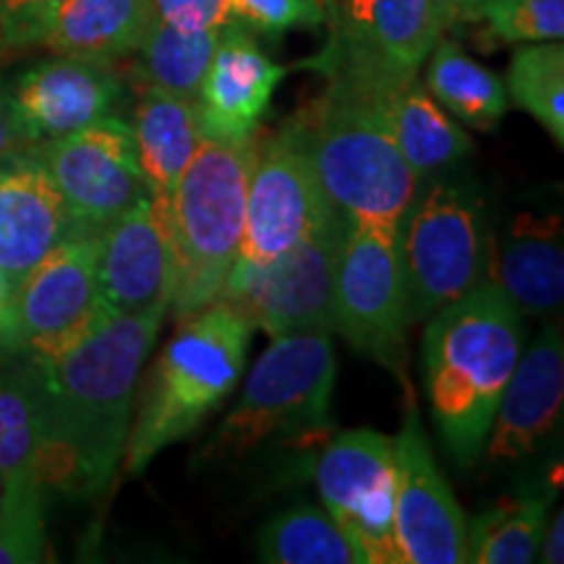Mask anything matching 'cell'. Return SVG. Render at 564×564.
I'll return each instance as SVG.
<instances>
[{
  "instance_id": "6da1fadb",
  "label": "cell",
  "mask_w": 564,
  "mask_h": 564,
  "mask_svg": "<svg viewBox=\"0 0 564 564\" xmlns=\"http://www.w3.org/2000/svg\"><path fill=\"white\" fill-rule=\"evenodd\" d=\"M167 312L105 314L63 348L30 358L40 387L37 476L47 491L95 499L129 442L141 366Z\"/></svg>"
},
{
  "instance_id": "7a4b0ae2",
  "label": "cell",
  "mask_w": 564,
  "mask_h": 564,
  "mask_svg": "<svg viewBox=\"0 0 564 564\" xmlns=\"http://www.w3.org/2000/svg\"><path fill=\"white\" fill-rule=\"evenodd\" d=\"M421 373L436 432L460 468H474L523 352V312L494 282H478L432 314Z\"/></svg>"
},
{
  "instance_id": "3957f363",
  "label": "cell",
  "mask_w": 564,
  "mask_h": 564,
  "mask_svg": "<svg viewBox=\"0 0 564 564\" xmlns=\"http://www.w3.org/2000/svg\"><path fill=\"white\" fill-rule=\"evenodd\" d=\"M327 89L293 118L327 199L358 223L400 225L419 192L369 87L356 70L322 68Z\"/></svg>"
},
{
  "instance_id": "277c9868",
  "label": "cell",
  "mask_w": 564,
  "mask_h": 564,
  "mask_svg": "<svg viewBox=\"0 0 564 564\" xmlns=\"http://www.w3.org/2000/svg\"><path fill=\"white\" fill-rule=\"evenodd\" d=\"M183 327L160 352L133 408L123 470L141 476L154 457L186 440L212 411L225 403L246 371L253 324L217 299L181 319Z\"/></svg>"
},
{
  "instance_id": "5b68a950",
  "label": "cell",
  "mask_w": 564,
  "mask_h": 564,
  "mask_svg": "<svg viewBox=\"0 0 564 564\" xmlns=\"http://www.w3.org/2000/svg\"><path fill=\"white\" fill-rule=\"evenodd\" d=\"M257 139L220 141L204 137L171 196L175 319H186L220 299L241 249L246 194Z\"/></svg>"
},
{
  "instance_id": "8992f818",
  "label": "cell",
  "mask_w": 564,
  "mask_h": 564,
  "mask_svg": "<svg viewBox=\"0 0 564 564\" xmlns=\"http://www.w3.org/2000/svg\"><path fill=\"white\" fill-rule=\"evenodd\" d=\"M337 356L329 333L272 337L246 379L209 455H246L270 440L327 436Z\"/></svg>"
},
{
  "instance_id": "52a82bcc",
  "label": "cell",
  "mask_w": 564,
  "mask_h": 564,
  "mask_svg": "<svg viewBox=\"0 0 564 564\" xmlns=\"http://www.w3.org/2000/svg\"><path fill=\"white\" fill-rule=\"evenodd\" d=\"M486 241L484 204L470 183L436 181L413 196L398 228L411 322L429 319L481 282Z\"/></svg>"
},
{
  "instance_id": "ba28073f",
  "label": "cell",
  "mask_w": 564,
  "mask_h": 564,
  "mask_svg": "<svg viewBox=\"0 0 564 564\" xmlns=\"http://www.w3.org/2000/svg\"><path fill=\"white\" fill-rule=\"evenodd\" d=\"M350 217L335 209L303 241L267 264L232 262L223 301L270 337L335 333V280Z\"/></svg>"
},
{
  "instance_id": "9c48e42d",
  "label": "cell",
  "mask_w": 564,
  "mask_h": 564,
  "mask_svg": "<svg viewBox=\"0 0 564 564\" xmlns=\"http://www.w3.org/2000/svg\"><path fill=\"white\" fill-rule=\"evenodd\" d=\"M97 238L79 232L19 282L0 303V358L21 361L74 343L105 314L97 288Z\"/></svg>"
},
{
  "instance_id": "30bf717a",
  "label": "cell",
  "mask_w": 564,
  "mask_h": 564,
  "mask_svg": "<svg viewBox=\"0 0 564 564\" xmlns=\"http://www.w3.org/2000/svg\"><path fill=\"white\" fill-rule=\"evenodd\" d=\"M398 228L350 220L335 280V333L392 371H400L413 324Z\"/></svg>"
},
{
  "instance_id": "8fae6325",
  "label": "cell",
  "mask_w": 564,
  "mask_h": 564,
  "mask_svg": "<svg viewBox=\"0 0 564 564\" xmlns=\"http://www.w3.org/2000/svg\"><path fill=\"white\" fill-rule=\"evenodd\" d=\"M32 150L53 175L79 232L97 236L126 209L152 196L131 123L116 116Z\"/></svg>"
},
{
  "instance_id": "7c38bea8",
  "label": "cell",
  "mask_w": 564,
  "mask_h": 564,
  "mask_svg": "<svg viewBox=\"0 0 564 564\" xmlns=\"http://www.w3.org/2000/svg\"><path fill=\"white\" fill-rule=\"evenodd\" d=\"M329 518L366 564H405L394 535V440L373 429L337 434L316 465Z\"/></svg>"
},
{
  "instance_id": "4fadbf2b",
  "label": "cell",
  "mask_w": 564,
  "mask_h": 564,
  "mask_svg": "<svg viewBox=\"0 0 564 564\" xmlns=\"http://www.w3.org/2000/svg\"><path fill=\"white\" fill-rule=\"evenodd\" d=\"M337 207L316 178L293 121L257 144L236 262L267 264L293 249Z\"/></svg>"
},
{
  "instance_id": "5bb4252c",
  "label": "cell",
  "mask_w": 564,
  "mask_h": 564,
  "mask_svg": "<svg viewBox=\"0 0 564 564\" xmlns=\"http://www.w3.org/2000/svg\"><path fill=\"white\" fill-rule=\"evenodd\" d=\"M394 535L405 564H465L468 523L436 465L415 405L394 436Z\"/></svg>"
},
{
  "instance_id": "9a60e30c",
  "label": "cell",
  "mask_w": 564,
  "mask_h": 564,
  "mask_svg": "<svg viewBox=\"0 0 564 564\" xmlns=\"http://www.w3.org/2000/svg\"><path fill=\"white\" fill-rule=\"evenodd\" d=\"M97 288L112 314L167 312L173 295L171 202L147 196L97 238Z\"/></svg>"
},
{
  "instance_id": "2e32d148",
  "label": "cell",
  "mask_w": 564,
  "mask_h": 564,
  "mask_svg": "<svg viewBox=\"0 0 564 564\" xmlns=\"http://www.w3.org/2000/svg\"><path fill=\"white\" fill-rule=\"evenodd\" d=\"M121 97V79L110 63L55 58L34 63L9 87V102L21 144L42 147L110 116Z\"/></svg>"
},
{
  "instance_id": "e0dca14e",
  "label": "cell",
  "mask_w": 564,
  "mask_h": 564,
  "mask_svg": "<svg viewBox=\"0 0 564 564\" xmlns=\"http://www.w3.org/2000/svg\"><path fill=\"white\" fill-rule=\"evenodd\" d=\"M329 42L312 63L419 70L442 37L434 0H329Z\"/></svg>"
},
{
  "instance_id": "ac0fdd59",
  "label": "cell",
  "mask_w": 564,
  "mask_h": 564,
  "mask_svg": "<svg viewBox=\"0 0 564 564\" xmlns=\"http://www.w3.org/2000/svg\"><path fill=\"white\" fill-rule=\"evenodd\" d=\"M74 236L79 230L40 154L30 147L0 160V278L9 293Z\"/></svg>"
},
{
  "instance_id": "d6986e66",
  "label": "cell",
  "mask_w": 564,
  "mask_h": 564,
  "mask_svg": "<svg viewBox=\"0 0 564 564\" xmlns=\"http://www.w3.org/2000/svg\"><path fill=\"white\" fill-rule=\"evenodd\" d=\"M312 66L316 70L343 66L361 76L400 154L419 178L455 165L474 150V139L429 95L419 70L358 66V63H312Z\"/></svg>"
},
{
  "instance_id": "ffe728a7",
  "label": "cell",
  "mask_w": 564,
  "mask_h": 564,
  "mask_svg": "<svg viewBox=\"0 0 564 564\" xmlns=\"http://www.w3.org/2000/svg\"><path fill=\"white\" fill-rule=\"evenodd\" d=\"M282 79L285 68L257 45L249 30L236 21L225 24L196 100L204 137L220 141L257 137Z\"/></svg>"
},
{
  "instance_id": "44dd1931",
  "label": "cell",
  "mask_w": 564,
  "mask_h": 564,
  "mask_svg": "<svg viewBox=\"0 0 564 564\" xmlns=\"http://www.w3.org/2000/svg\"><path fill=\"white\" fill-rule=\"evenodd\" d=\"M564 400L562 329L549 324L520 352L507 382L484 449L489 463H518L554 432Z\"/></svg>"
},
{
  "instance_id": "7402d4cb",
  "label": "cell",
  "mask_w": 564,
  "mask_h": 564,
  "mask_svg": "<svg viewBox=\"0 0 564 564\" xmlns=\"http://www.w3.org/2000/svg\"><path fill=\"white\" fill-rule=\"evenodd\" d=\"M154 17L152 0H61L40 47L110 63L139 51Z\"/></svg>"
},
{
  "instance_id": "603a6c76",
  "label": "cell",
  "mask_w": 564,
  "mask_h": 564,
  "mask_svg": "<svg viewBox=\"0 0 564 564\" xmlns=\"http://www.w3.org/2000/svg\"><path fill=\"white\" fill-rule=\"evenodd\" d=\"M491 282L502 288L523 314H554L564 299L560 217H518L494 262Z\"/></svg>"
},
{
  "instance_id": "cb8c5ba5",
  "label": "cell",
  "mask_w": 564,
  "mask_h": 564,
  "mask_svg": "<svg viewBox=\"0 0 564 564\" xmlns=\"http://www.w3.org/2000/svg\"><path fill=\"white\" fill-rule=\"evenodd\" d=\"M133 137L154 199L171 202L175 183L204 141L199 108L171 91L147 87L137 105Z\"/></svg>"
},
{
  "instance_id": "d4e9b609",
  "label": "cell",
  "mask_w": 564,
  "mask_h": 564,
  "mask_svg": "<svg viewBox=\"0 0 564 564\" xmlns=\"http://www.w3.org/2000/svg\"><path fill=\"white\" fill-rule=\"evenodd\" d=\"M426 89L444 110L476 131H491L507 116L505 82L470 58L453 40L440 37L432 47Z\"/></svg>"
},
{
  "instance_id": "484cf974",
  "label": "cell",
  "mask_w": 564,
  "mask_h": 564,
  "mask_svg": "<svg viewBox=\"0 0 564 564\" xmlns=\"http://www.w3.org/2000/svg\"><path fill=\"white\" fill-rule=\"evenodd\" d=\"M220 32L223 26L181 30V26L154 17L139 45L144 74L152 87L171 91V95L183 97V100H199L202 82L207 76Z\"/></svg>"
},
{
  "instance_id": "4316f807",
  "label": "cell",
  "mask_w": 564,
  "mask_h": 564,
  "mask_svg": "<svg viewBox=\"0 0 564 564\" xmlns=\"http://www.w3.org/2000/svg\"><path fill=\"white\" fill-rule=\"evenodd\" d=\"M259 560L270 564H361L329 512L299 505L274 514L259 531Z\"/></svg>"
},
{
  "instance_id": "83f0119b",
  "label": "cell",
  "mask_w": 564,
  "mask_h": 564,
  "mask_svg": "<svg viewBox=\"0 0 564 564\" xmlns=\"http://www.w3.org/2000/svg\"><path fill=\"white\" fill-rule=\"evenodd\" d=\"M40 387L30 358L0 371V486L37 476Z\"/></svg>"
},
{
  "instance_id": "f1b7e54d",
  "label": "cell",
  "mask_w": 564,
  "mask_h": 564,
  "mask_svg": "<svg viewBox=\"0 0 564 564\" xmlns=\"http://www.w3.org/2000/svg\"><path fill=\"white\" fill-rule=\"evenodd\" d=\"M549 502L541 497L505 499L468 528V562L528 564L539 556Z\"/></svg>"
},
{
  "instance_id": "f546056e",
  "label": "cell",
  "mask_w": 564,
  "mask_h": 564,
  "mask_svg": "<svg viewBox=\"0 0 564 564\" xmlns=\"http://www.w3.org/2000/svg\"><path fill=\"white\" fill-rule=\"evenodd\" d=\"M507 100L533 116L556 147L564 144V47L562 40L525 42L507 68Z\"/></svg>"
},
{
  "instance_id": "4dcf8cb0",
  "label": "cell",
  "mask_w": 564,
  "mask_h": 564,
  "mask_svg": "<svg viewBox=\"0 0 564 564\" xmlns=\"http://www.w3.org/2000/svg\"><path fill=\"white\" fill-rule=\"evenodd\" d=\"M455 24L481 26L486 51L499 45L554 42L564 37V0H481Z\"/></svg>"
},
{
  "instance_id": "1f68e13d",
  "label": "cell",
  "mask_w": 564,
  "mask_h": 564,
  "mask_svg": "<svg viewBox=\"0 0 564 564\" xmlns=\"http://www.w3.org/2000/svg\"><path fill=\"white\" fill-rule=\"evenodd\" d=\"M47 489L40 476L0 486V564H34L45 554Z\"/></svg>"
},
{
  "instance_id": "d6a6232c",
  "label": "cell",
  "mask_w": 564,
  "mask_h": 564,
  "mask_svg": "<svg viewBox=\"0 0 564 564\" xmlns=\"http://www.w3.org/2000/svg\"><path fill=\"white\" fill-rule=\"evenodd\" d=\"M230 21L249 32L282 34L327 21L322 0H230Z\"/></svg>"
},
{
  "instance_id": "836d02e7",
  "label": "cell",
  "mask_w": 564,
  "mask_h": 564,
  "mask_svg": "<svg viewBox=\"0 0 564 564\" xmlns=\"http://www.w3.org/2000/svg\"><path fill=\"white\" fill-rule=\"evenodd\" d=\"M61 0H0V63L40 47Z\"/></svg>"
},
{
  "instance_id": "e575fe53",
  "label": "cell",
  "mask_w": 564,
  "mask_h": 564,
  "mask_svg": "<svg viewBox=\"0 0 564 564\" xmlns=\"http://www.w3.org/2000/svg\"><path fill=\"white\" fill-rule=\"evenodd\" d=\"M154 13L181 30H212L230 24V0H152Z\"/></svg>"
},
{
  "instance_id": "d590c367",
  "label": "cell",
  "mask_w": 564,
  "mask_h": 564,
  "mask_svg": "<svg viewBox=\"0 0 564 564\" xmlns=\"http://www.w3.org/2000/svg\"><path fill=\"white\" fill-rule=\"evenodd\" d=\"M21 150H26V147L21 144L17 123H13L9 89L0 84V160L9 158V154H17Z\"/></svg>"
},
{
  "instance_id": "8d00e7d4",
  "label": "cell",
  "mask_w": 564,
  "mask_h": 564,
  "mask_svg": "<svg viewBox=\"0 0 564 564\" xmlns=\"http://www.w3.org/2000/svg\"><path fill=\"white\" fill-rule=\"evenodd\" d=\"M541 560L549 564L564 562V514L556 512L554 523L544 528V535H541Z\"/></svg>"
},
{
  "instance_id": "74e56055",
  "label": "cell",
  "mask_w": 564,
  "mask_h": 564,
  "mask_svg": "<svg viewBox=\"0 0 564 564\" xmlns=\"http://www.w3.org/2000/svg\"><path fill=\"white\" fill-rule=\"evenodd\" d=\"M481 3V0H434V13H436V24H440V32L453 26L457 17L470 6Z\"/></svg>"
},
{
  "instance_id": "f35d334b",
  "label": "cell",
  "mask_w": 564,
  "mask_h": 564,
  "mask_svg": "<svg viewBox=\"0 0 564 564\" xmlns=\"http://www.w3.org/2000/svg\"><path fill=\"white\" fill-rule=\"evenodd\" d=\"M6 295H9V288H6V282H3V278H0V303L6 301Z\"/></svg>"
},
{
  "instance_id": "ab89813d",
  "label": "cell",
  "mask_w": 564,
  "mask_h": 564,
  "mask_svg": "<svg viewBox=\"0 0 564 564\" xmlns=\"http://www.w3.org/2000/svg\"><path fill=\"white\" fill-rule=\"evenodd\" d=\"M322 3H324V6H329V0H322Z\"/></svg>"
}]
</instances>
